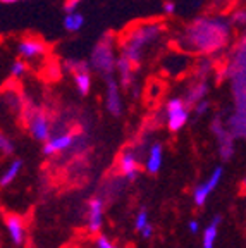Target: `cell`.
I'll list each match as a JSON object with an SVG mask.
<instances>
[{
    "label": "cell",
    "instance_id": "1",
    "mask_svg": "<svg viewBox=\"0 0 246 248\" xmlns=\"http://www.w3.org/2000/svg\"><path fill=\"white\" fill-rule=\"evenodd\" d=\"M231 23L222 16L196 17L176 36L177 48L193 55H215L231 42Z\"/></svg>",
    "mask_w": 246,
    "mask_h": 248
},
{
    "label": "cell",
    "instance_id": "2",
    "mask_svg": "<svg viewBox=\"0 0 246 248\" xmlns=\"http://www.w3.org/2000/svg\"><path fill=\"white\" fill-rule=\"evenodd\" d=\"M164 33H166V24L160 21H146L136 24L121 40V55L138 66L146 57V50L158 43Z\"/></svg>",
    "mask_w": 246,
    "mask_h": 248
},
{
    "label": "cell",
    "instance_id": "3",
    "mask_svg": "<svg viewBox=\"0 0 246 248\" xmlns=\"http://www.w3.org/2000/svg\"><path fill=\"white\" fill-rule=\"evenodd\" d=\"M117 61L119 57L116 55V36L112 33H104L95 43L92 50V69L107 79L114 76V71L117 69Z\"/></svg>",
    "mask_w": 246,
    "mask_h": 248
},
{
    "label": "cell",
    "instance_id": "4",
    "mask_svg": "<svg viewBox=\"0 0 246 248\" xmlns=\"http://www.w3.org/2000/svg\"><path fill=\"white\" fill-rule=\"evenodd\" d=\"M23 117L26 121L28 131L31 133V136L38 141H48L52 133V121L46 116V112H43L42 108L35 107V105H23Z\"/></svg>",
    "mask_w": 246,
    "mask_h": 248
},
{
    "label": "cell",
    "instance_id": "5",
    "mask_svg": "<svg viewBox=\"0 0 246 248\" xmlns=\"http://www.w3.org/2000/svg\"><path fill=\"white\" fill-rule=\"evenodd\" d=\"M189 121V107L184 98L174 97L166 104V123L169 131L177 133L184 128Z\"/></svg>",
    "mask_w": 246,
    "mask_h": 248
},
{
    "label": "cell",
    "instance_id": "6",
    "mask_svg": "<svg viewBox=\"0 0 246 248\" xmlns=\"http://www.w3.org/2000/svg\"><path fill=\"white\" fill-rule=\"evenodd\" d=\"M212 131L217 138V145H219V154L224 160H229L234 154V138L236 136L231 133L229 126L220 121V117H215L212 123Z\"/></svg>",
    "mask_w": 246,
    "mask_h": 248
},
{
    "label": "cell",
    "instance_id": "7",
    "mask_svg": "<svg viewBox=\"0 0 246 248\" xmlns=\"http://www.w3.org/2000/svg\"><path fill=\"white\" fill-rule=\"evenodd\" d=\"M222 174H224V169L222 167H215V169L212 170V174L205 179L203 183L196 186L195 191H193V202H195L198 207H203L207 203L208 197L214 193L217 186H219L220 179H222Z\"/></svg>",
    "mask_w": 246,
    "mask_h": 248
},
{
    "label": "cell",
    "instance_id": "8",
    "mask_svg": "<svg viewBox=\"0 0 246 248\" xmlns=\"http://www.w3.org/2000/svg\"><path fill=\"white\" fill-rule=\"evenodd\" d=\"M76 143V135L69 131H61V133H54L50 136L48 141L43 143V154L46 157H50V155H57L62 154V152H67L74 147Z\"/></svg>",
    "mask_w": 246,
    "mask_h": 248
},
{
    "label": "cell",
    "instance_id": "9",
    "mask_svg": "<svg viewBox=\"0 0 246 248\" xmlns=\"http://www.w3.org/2000/svg\"><path fill=\"white\" fill-rule=\"evenodd\" d=\"M105 107H107L108 114L114 117H119L123 114V97H121V83L116 78L110 76L107 78V86H105Z\"/></svg>",
    "mask_w": 246,
    "mask_h": 248
},
{
    "label": "cell",
    "instance_id": "10",
    "mask_svg": "<svg viewBox=\"0 0 246 248\" xmlns=\"http://www.w3.org/2000/svg\"><path fill=\"white\" fill-rule=\"evenodd\" d=\"M46 45L40 38H23L17 43V55L23 61H40L46 55Z\"/></svg>",
    "mask_w": 246,
    "mask_h": 248
},
{
    "label": "cell",
    "instance_id": "11",
    "mask_svg": "<svg viewBox=\"0 0 246 248\" xmlns=\"http://www.w3.org/2000/svg\"><path fill=\"white\" fill-rule=\"evenodd\" d=\"M117 166H119V172L123 174V178L133 181L139 172V159H138L136 150H133V148H126V150L119 155Z\"/></svg>",
    "mask_w": 246,
    "mask_h": 248
},
{
    "label": "cell",
    "instance_id": "12",
    "mask_svg": "<svg viewBox=\"0 0 246 248\" xmlns=\"http://www.w3.org/2000/svg\"><path fill=\"white\" fill-rule=\"evenodd\" d=\"M104 207L105 202L100 197H93L88 202V219L86 221H88V231L93 234H98L104 226Z\"/></svg>",
    "mask_w": 246,
    "mask_h": 248
},
{
    "label": "cell",
    "instance_id": "13",
    "mask_svg": "<svg viewBox=\"0 0 246 248\" xmlns=\"http://www.w3.org/2000/svg\"><path fill=\"white\" fill-rule=\"evenodd\" d=\"M5 229H7V234L11 238V241L17 247L26 241V224H24L23 217L15 216V214H9L5 217Z\"/></svg>",
    "mask_w": 246,
    "mask_h": 248
},
{
    "label": "cell",
    "instance_id": "14",
    "mask_svg": "<svg viewBox=\"0 0 246 248\" xmlns=\"http://www.w3.org/2000/svg\"><path fill=\"white\" fill-rule=\"evenodd\" d=\"M135 64L131 61H127L126 57L121 55L119 61H117V78H119V83L123 88L131 90L136 85V74H135Z\"/></svg>",
    "mask_w": 246,
    "mask_h": 248
},
{
    "label": "cell",
    "instance_id": "15",
    "mask_svg": "<svg viewBox=\"0 0 246 248\" xmlns=\"http://www.w3.org/2000/svg\"><path fill=\"white\" fill-rule=\"evenodd\" d=\"M162 164H164V147L160 143H154L148 147V154H146L145 159V167L146 172L150 174H157L158 170L162 169Z\"/></svg>",
    "mask_w": 246,
    "mask_h": 248
},
{
    "label": "cell",
    "instance_id": "16",
    "mask_svg": "<svg viewBox=\"0 0 246 248\" xmlns=\"http://www.w3.org/2000/svg\"><path fill=\"white\" fill-rule=\"evenodd\" d=\"M207 93H208L207 79H198V81H195L193 85H189V88L184 92L183 98H184V102H186L188 107H195L198 102L205 100Z\"/></svg>",
    "mask_w": 246,
    "mask_h": 248
},
{
    "label": "cell",
    "instance_id": "17",
    "mask_svg": "<svg viewBox=\"0 0 246 248\" xmlns=\"http://www.w3.org/2000/svg\"><path fill=\"white\" fill-rule=\"evenodd\" d=\"M219 226H220V217L215 216L208 222L207 228L203 229V236H201V245H203V248L215 247L217 236H219Z\"/></svg>",
    "mask_w": 246,
    "mask_h": 248
},
{
    "label": "cell",
    "instance_id": "18",
    "mask_svg": "<svg viewBox=\"0 0 246 248\" xmlns=\"http://www.w3.org/2000/svg\"><path fill=\"white\" fill-rule=\"evenodd\" d=\"M83 26H85V16L81 14V12H77V11L65 12V17H64L65 31H69V33H77V31H81Z\"/></svg>",
    "mask_w": 246,
    "mask_h": 248
},
{
    "label": "cell",
    "instance_id": "19",
    "mask_svg": "<svg viewBox=\"0 0 246 248\" xmlns=\"http://www.w3.org/2000/svg\"><path fill=\"white\" fill-rule=\"evenodd\" d=\"M21 169H23V160H19V159L12 160V162L9 164L7 169H5V172L2 174V178H0V186L5 188V186L11 185V183L19 176Z\"/></svg>",
    "mask_w": 246,
    "mask_h": 248
},
{
    "label": "cell",
    "instance_id": "20",
    "mask_svg": "<svg viewBox=\"0 0 246 248\" xmlns=\"http://www.w3.org/2000/svg\"><path fill=\"white\" fill-rule=\"evenodd\" d=\"M74 85H76V90L79 95L86 97L90 92H92V74L90 71H83V73L74 74Z\"/></svg>",
    "mask_w": 246,
    "mask_h": 248
},
{
    "label": "cell",
    "instance_id": "21",
    "mask_svg": "<svg viewBox=\"0 0 246 248\" xmlns=\"http://www.w3.org/2000/svg\"><path fill=\"white\" fill-rule=\"evenodd\" d=\"M90 67H92V64L86 61H81V59H67V61H64V69L69 71L73 76L77 73H83V71H92Z\"/></svg>",
    "mask_w": 246,
    "mask_h": 248
},
{
    "label": "cell",
    "instance_id": "22",
    "mask_svg": "<svg viewBox=\"0 0 246 248\" xmlns=\"http://www.w3.org/2000/svg\"><path fill=\"white\" fill-rule=\"evenodd\" d=\"M227 19H229V23H231L232 28H238V30L246 31V9L245 7L234 9Z\"/></svg>",
    "mask_w": 246,
    "mask_h": 248
},
{
    "label": "cell",
    "instance_id": "23",
    "mask_svg": "<svg viewBox=\"0 0 246 248\" xmlns=\"http://www.w3.org/2000/svg\"><path fill=\"white\" fill-rule=\"evenodd\" d=\"M212 69H215L214 67V62H212L210 57H203V61L198 62V66H196L195 69V76L198 78V79H207L208 74L212 73Z\"/></svg>",
    "mask_w": 246,
    "mask_h": 248
},
{
    "label": "cell",
    "instance_id": "24",
    "mask_svg": "<svg viewBox=\"0 0 246 248\" xmlns=\"http://www.w3.org/2000/svg\"><path fill=\"white\" fill-rule=\"evenodd\" d=\"M26 71H28V66L23 59H17V61H14L11 64V76L14 78V79H21V78L26 74Z\"/></svg>",
    "mask_w": 246,
    "mask_h": 248
},
{
    "label": "cell",
    "instance_id": "25",
    "mask_svg": "<svg viewBox=\"0 0 246 248\" xmlns=\"http://www.w3.org/2000/svg\"><path fill=\"white\" fill-rule=\"evenodd\" d=\"M148 224H150V219H148V210L141 209L135 216V228H136V231H143V229H145Z\"/></svg>",
    "mask_w": 246,
    "mask_h": 248
},
{
    "label": "cell",
    "instance_id": "26",
    "mask_svg": "<svg viewBox=\"0 0 246 248\" xmlns=\"http://www.w3.org/2000/svg\"><path fill=\"white\" fill-rule=\"evenodd\" d=\"M0 152L4 155L14 154V143H12V140L9 138V136H5V135L0 136Z\"/></svg>",
    "mask_w": 246,
    "mask_h": 248
},
{
    "label": "cell",
    "instance_id": "27",
    "mask_svg": "<svg viewBox=\"0 0 246 248\" xmlns=\"http://www.w3.org/2000/svg\"><path fill=\"white\" fill-rule=\"evenodd\" d=\"M208 107H210V102L205 98V100H201V102H198V104L193 107V110H195V114L196 116H203L205 112L208 110Z\"/></svg>",
    "mask_w": 246,
    "mask_h": 248
},
{
    "label": "cell",
    "instance_id": "28",
    "mask_svg": "<svg viewBox=\"0 0 246 248\" xmlns=\"http://www.w3.org/2000/svg\"><path fill=\"white\" fill-rule=\"evenodd\" d=\"M96 248H117V247L114 243H112V241L108 240L107 236L100 234V236L96 238Z\"/></svg>",
    "mask_w": 246,
    "mask_h": 248
},
{
    "label": "cell",
    "instance_id": "29",
    "mask_svg": "<svg viewBox=\"0 0 246 248\" xmlns=\"http://www.w3.org/2000/svg\"><path fill=\"white\" fill-rule=\"evenodd\" d=\"M162 12H164L166 16L176 14V2H172V0H166V2L162 4Z\"/></svg>",
    "mask_w": 246,
    "mask_h": 248
},
{
    "label": "cell",
    "instance_id": "30",
    "mask_svg": "<svg viewBox=\"0 0 246 248\" xmlns=\"http://www.w3.org/2000/svg\"><path fill=\"white\" fill-rule=\"evenodd\" d=\"M81 2H83V0H65L64 11L65 12H74V11H77V7H79Z\"/></svg>",
    "mask_w": 246,
    "mask_h": 248
},
{
    "label": "cell",
    "instance_id": "31",
    "mask_svg": "<svg viewBox=\"0 0 246 248\" xmlns=\"http://www.w3.org/2000/svg\"><path fill=\"white\" fill-rule=\"evenodd\" d=\"M188 229H189V232H193V234H198V232H200V222H198V221H189Z\"/></svg>",
    "mask_w": 246,
    "mask_h": 248
},
{
    "label": "cell",
    "instance_id": "32",
    "mask_svg": "<svg viewBox=\"0 0 246 248\" xmlns=\"http://www.w3.org/2000/svg\"><path fill=\"white\" fill-rule=\"evenodd\" d=\"M139 232H141V236L145 238V240H148V238H152V234H154V226L148 224L143 231H139Z\"/></svg>",
    "mask_w": 246,
    "mask_h": 248
},
{
    "label": "cell",
    "instance_id": "33",
    "mask_svg": "<svg viewBox=\"0 0 246 248\" xmlns=\"http://www.w3.org/2000/svg\"><path fill=\"white\" fill-rule=\"evenodd\" d=\"M2 4H15V2H21V0H0Z\"/></svg>",
    "mask_w": 246,
    "mask_h": 248
},
{
    "label": "cell",
    "instance_id": "34",
    "mask_svg": "<svg viewBox=\"0 0 246 248\" xmlns=\"http://www.w3.org/2000/svg\"><path fill=\"white\" fill-rule=\"evenodd\" d=\"M243 188H246V178H245V181H243Z\"/></svg>",
    "mask_w": 246,
    "mask_h": 248
}]
</instances>
